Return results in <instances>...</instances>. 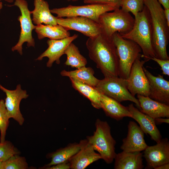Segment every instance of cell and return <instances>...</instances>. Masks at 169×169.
Returning a JSON list of instances; mask_svg holds the SVG:
<instances>
[{
    "instance_id": "obj_1",
    "label": "cell",
    "mask_w": 169,
    "mask_h": 169,
    "mask_svg": "<svg viewBox=\"0 0 169 169\" xmlns=\"http://www.w3.org/2000/svg\"><path fill=\"white\" fill-rule=\"evenodd\" d=\"M86 45L89 58L96 64L105 77H118L119 59L112 38L100 33L89 38Z\"/></svg>"
},
{
    "instance_id": "obj_2",
    "label": "cell",
    "mask_w": 169,
    "mask_h": 169,
    "mask_svg": "<svg viewBox=\"0 0 169 169\" xmlns=\"http://www.w3.org/2000/svg\"><path fill=\"white\" fill-rule=\"evenodd\" d=\"M149 11L152 31V46L155 57L169 59L167 46L169 40V26L167 25L164 9L158 0H144Z\"/></svg>"
},
{
    "instance_id": "obj_3",
    "label": "cell",
    "mask_w": 169,
    "mask_h": 169,
    "mask_svg": "<svg viewBox=\"0 0 169 169\" xmlns=\"http://www.w3.org/2000/svg\"><path fill=\"white\" fill-rule=\"evenodd\" d=\"M132 29L128 33L120 34L123 38L136 43L143 52L141 57L147 61L155 57L152 46V31L149 13L145 5L143 10L135 18Z\"/></svg>"
},
{
    "instance_id": "obj_4",
    "label": "cell",
    "mask_w": 169,
    "mask_h": 169,
    "mask_svg": "<svg viewBox=\"0 0 169 169\" xmlns=\"http://www.w3.org/2000/svg\"><path fill=\"white\" fill-rule=\"evenodd\" d=\"M95 126L93 135L87 136L86 139L94 150L98 152L101 159L107 164L111 163L116 154V142L111 135L110 127L106 121L99 119L95 121Z\"/></svg>"
},
{
    "instance_id": "obj_5",
    "label": "cell",
    "mask_w": 169,
    "mask_h": 169,
    "mask_svg": "<svg viewBox=\"0 0 169 169\" xmlns=\"http://www.w3.org/2000/svg\"><path fill=\"white\" fill-rule=\"evenodd\" d=\"M112 11L102 14L99 19L101 33L110 38L115 33L120 35L128 33L133 28L135 21L129 13L120 8Z\"/></svg>"
},
{
    "instance_id": "obj_6",
    "label": "cell",
    "mask_w": 169,
    "mask_h": 169,
    "mask_svg": "<svg viewBox=\"0 0 169 169\" xmlns=\"http://www.w3.org/2000/svg\"><path fill=\"white\" fill-rule=\"evenodd\" d=\"M112 39L116 47L119 59L118 76L126 79L134 62L138 58L141 57V49L136 43L123 38L118 33L113 35Z\"/></svg>"
},
{
    "instance_id": "obj_7",
    "label": "cell",
    "mask_w": 169,
    "mask_h": 169,
    "mask_svg": "<svg viewBox=\"0 0 169 169\" xmlns=\"http://www.w3.org/2000/svg\"><path fill=\"white\" fill-rule=\"evenodd\" d=\"M118 6L112 4L92 3L81 6L69 5L66 7L50 9L52 13L56 14L57 18L73 16L86 17L99 23L100 16L107 12L120 8Z\"/></svg>"
},
{
    "instance_id": "obj_8",
    "label": "cell",
    "mask_w": 169,
    "mask_h": 169,
    "mask_svg": "<svg viewBox=\"0 0 169 169\" xmlns=\"http://www.w3.org/2000/svg\"><path fill=\"white\" fill-rule=\"evenodd\" d=\"M95 87L99 93L119 102L125 101L132 102L140 110L139 100L128 90L125 79L118 77H105L99 80Z\"/></svg>"
},
{
    "instance_id": "obj_9",
    "label": "cell",
    "mask_w": 169,
    "mask_h": 169,
    "mask_svg": "<svg viewBox=\"0 0 169 169\" xmlns=\"http://www.w3.org/2000/svg\"><path fill=\"white\" fill-rule=\"evenodd\" d=\"M13 6L18 7L21 12V15L18 18L20 23L21 31L18 40L11 50L13 51H17L22 55L23 45L24 43H27L28 47L35 46V42L32 32L36 25L33 22L30 11L28 8V3L26 0H16Z\"/></svg>"
},
{
    "instance_id": "obj_10",
    "label": "cell",
    "mask_w": 169,
    "mask_h": 169,
    "mask_svg": "<svg viewBox=\"0 0 169 169\" xmlns=\"http://www.w3.org/2000/svg\"><path fill=\"white\" fill-rule=\"evenodd\" d=\"M141 57L138 58L133 63L129 77L126 79V85L133 96L137 94L148 96L150 85L143 69L146 61L141 60Z\"/></svg>"
},
{
    "instance_id": "obj_11",
    "label": "cell",
    "mask_w": 169,
    "mask_h": 169,
    "mask_svg": "<svg viewBox=\"0 0 169 169\" xmlns=\"http://www.w3.org/2000/svg\"><path fill=\"white\" fill-rule=\"evenodd\" d=\"M58 24L68 31L74 30L89 38L95 37L101 33L99 23L90 18L81 16L57 18Z\"/></svg>"
},
{
    "instance_id": "obj_12",
    "label": "cell",
    "mask_w": 169,
    "mask_h": 169,
    "mask_svg": "<svg viewBox=\"0 0 169 169\" xmlns=\"http://www.w3.org/2000/svg\"><path fill=\"white\" fill-rule=\"evenodd\" d=\"M0 89L6 95L4 103L9 118H13L20 125H22L24 119L20 111L19 106L21 100L28 96L26 91L22 90L20 84L17 86L15 90H10L0 84Z\"/></svg>"
},
{
    "instance_id": "obj_13",
    "label": "cell",
    "mask_w": 169,
    "mask_h": 169,
    "mask_svg": "<svg viewBox=\"0 0 169 169\" xmlns=\"http://www.w3.org/2000/svg\"><path fill=\"white\" fill-rule=\"evenodd\" d=\"M155 145L148 146L144 150L143 156L147 162L146 169H154L169 163V141L161 138Z\"/></svg>"
},
{
    "instance_id": "obj_14",
    "label": "cell",
    "mask_w": 169,
    "mask_h": 169,
    "mask_svg": "<svg viewBox=\"0 0 169 169\" xmlns=\"http://www.w3.org/2000/svg\"><path fill=\"white\" fill-rule=\"evenodd\" d=\"M78 37V34H74L72 36L61 39H49L47 42L48 48L36 60H41L44 58L47 57L48 60L46 66L49 68L52 66L54 62L57 64H59L60 63V59L64 54V52L68 46Z\"/></svg>"
},
{
    "instance_id": "obj_15",
    "label": "cell",
    "mask_w": 169,
    "mask_h": 169,
    "mask_svg": "<svg viewBox=\"0 0 169 169\" xmlns=\"http://www.w3.org/2000/svg\"><path fill=\"white\" fill-rule=\"evenodd\" d=\"M143 69L150 85L148 97L158 102L169 105V81L165 79L162 75L155 76L144 67Z\"/></svg>"
},
{
    "instance_id": "obj_16",
    "label": "cell",
    "mask_w": 169,
    "mask_h": 169,
    "mask_svg": "<svg viewBox=\"0 0 169 169\" xmlns=\"http://www.w3.org/2000/svg\"><path fill=\"white\" fill-rule=\"evenodd\" d=\"M79 143L80 150L68 161L71 169H85L92 163L101 159L100 154L95 151L86 139L80 141Z\"/></svg>"
},
{
    "instance_id": "obj_17",
    "label": "cell",
    "mask_w": 169,
    "mask_h": 169,
    "mask_svg": "<svg viewBox=\"0 0 169 169\" xmlns=\"http://www.w3.org/2000/svg\"><path fill=\"white\" fill-rule=\"evenodd\" d=\"M144 133L136 123L130 121L127 136L123 139L120 148L128 152L144 151L148 146L144 139Z\"/></svg>"
},
{
    "instance_id": "obj_18",
    "label": "cell",
    "mask_w": 169,
    "mask_h": 169,
    "mask_svg": "<svg viewBox=\"0 0 169 169\" xmlns=\"http://www.w3.org/2000/svg\"><path fill=\"white\" fill-rule=\"evenodd\" d=\"M128 107L131 114V118L138 123L143 132L149 135L152 140L156 143L159 142L162 136L156 125L154 119L141 112L133 104H130Z\"/></svg>"
},
{
    "instance_id": "obj_19",
    "label": "cell",
    "mask_w": 169,
    "mask_h": 169,
    "mask_svg": "<svg viewBox=\"0 0 169 169\" xmlns=\"http://www.w3.org/2000/svg\"><path fill=\"white\" fill-rule=\"evenodd\" d=\"M140 111L152 118L169 117V105L155 100L148 96L137 95Z\"/></svg>"
},
{
    "instance_id": "obj_20",
    "label": "cell",
    "mask_w": 169,
    "mask_h": 169,
    "mask_svg": "<svg viewBox=\"0 0 169 169\" xmlns=\"http://www.w3.org/2000/svg\"><path fill=\"white\" fill-rule=\"evenodd\" d=\"M100 94L101 108L107 116L117 120H120L124 117L132 118L128 107L103 94L100 93Z\"/></svg>"
},
{
    "instance_id": "obj_21",
    "label": "cell",
    "mask_w": 169,
    "mask_h": 169,
    "mask_svg": "<svg viewBox=\"0 0 169 169\" xmlns=\"http://www.w3.org/2000/svg\"><path fill=\"white\" fill-rule=\"evenodd\" d=\"M34 9L30 11L33 24L36 25L41 24L52 25L58 24L57 18L52 14L47 1L34 0Z\"/></svg>"
},
{
    "instance_id": "obj_22",
    "label": "cell",
    "mask_w": 169,
    "mask_h": 169,
    "mask_svg": "<svg viewBox=\"0 0 169 169\" xmlns=\"http://www.w3.org/2000/svg\"><path fill=\"white\" fill-rule=\"evenodd\" d=\"M142 154L141 151L128 152L122 151L116 154L114 168L115 169H142L144 168Z\"/></svg>"
},
{
    "instance_id": "obj_23",
    "label": "cell",
    "mask_w": 169,
    "mask_h": 169,
    "mask_svg": "<svg viewBox=\"0 0 169 169\" xmlns=\"http://www.w3.org/2000/svg\"><path fill=\"white\" fill-rule=\"evenodd\" d=\"M34 30L39 40L45 38L50 39H59L70 36L69 31L58 24L55 25L39 24L36 25Z\"/></svg>"
},
{
    "instance_id": "obj_24",
    "label": "cell",
    "mask_w": 169,
    "mask_h": 169,
    "mask_svg": "<svg viewBox=\"0 0 169 169\" xmlns=\"http://www.w3.org/2000/svg\"><path fill=\"white\" fill-rule=\"evenodd\" d=\"M94 73L92 68L85 66L70 71L63 70L61 72L60 74L62 76L72 78L82 83L95 87L99 79L94 76Z\"/></svg>"
},
{
    "instance_id": "obj_25",
    "label": "cell",
    "mask_w": 169,
    "mask_h": 169,
    "mask_svg": "<svg viewBox=\"0 0 169 169\" xmlns=\"http://www.w3.org/2000/svg\"><path fill=\"white\" fill-rule=\"evenodd\" d=\"M73 88L88 99L92 105L97 109L101 108L100 93L95 87L69 78Z\"/></svg>"
},
{
    "instance_id": "obj_26",
    "label": "cell",
    "mask_w": 169,
    "mask_h": 169,
    "mask_svg": "<svg viewBox=\"0 0 169 169\" xmlns=\"http://www.w3.org/2000/svg\"><path fill=\"white\" fill-rule=\"evenodd\" d=\"M80 148V143H74L69 144L65 147L57 150L51 154V161L45 167L68 162L69 159L76 154Z\"/></svg>"
},
{
    "instance_id": "obj_27",
    "label": "cell",
    "mask_w": 169,
    "mask_h": 169,
    "mask_svg": "<svg viewBox=\"0 0 169 169\" xmlns=\"http://www.w3.org/2000/svg\"><path fill=\"white\" fill-rule=\"evenodd\" d=\"M64 54L67 56L65 63L67 66L78 69L85 67L87 63L86 58L80 54L78 47L72 43L68 46Z\"/></svg>"
},
{
    "instance_id": "obj_28",
    "label": "cell",
    "mask_w": 169,
    "mask_h": 169,
    "mask_svg": "<svg viewBox=\"0 0 169 169\" xmlns=\"http://www.w3.org/2000/svg\"><path fill=\"white\" fill-rule=\"evenodd\" d=\"M28 167L25 158L15 154L3 162L2 169H26Z\"/></svg>"
},
{
    "instance_id": "obj_29",
    "label": "cell",
    "mask_w": 169,
    "mask_h": 169,
    "mask_svg": "<svg viewBox=\"0 0 169 169\" xmlns=\"http://www.w3.org/2000/svg\"><path fill=\"white\" fill-rule=\"evenodd\" d=\"M144 6V0H121L120 7L125 12H131L135 18L142 11Z\"/></svg>"
},
{
    "instance_id": "obj_30",
    "label": "cell",
    "mask_w": 169,
    "mask_h": 169,
    "mask_svg": "<svg viewBox=\"0 0 169 169\" xmlns=\"http://www.w3.org/2000/svg\"><path fill=\"white\" fill-rule=\"evenodd\" d=\"M9 119L4 101L2 99L0 100V142H3L5 141V136L9 124Z\"/></svg>"
},
{
    "instance_id": "obj_31",
    "label": "cell",
    "mask_w": 169,
    "mask_h": 169,
    "mask_svg": "<svg viewBox=\"0 0 169 169\" xmlns=\"http://www.w3.org/2000/svg\"><path fill=\"white\" fill-rule=\"evenodd\" d=\"M19 152L13 145L8 141L0 142V160L5 161L12 156L18 154Z\"/></svg>"
},
{
    "instance_id": "obj_32",
    "label": "cell",
    "mask_w": 169,
    "mask_h": 169,
    "mask_svg": "<svg viewBox=\"0 0 169 169\" xmlns=\"http://www.w3.org/2000/svg\"><path fill=\"white\" fill-rule=\"evenodd\" d=\"M151 59L156 62L161 67L163 74L169 76V59L162 60L153 57Z\"/></svg>"
},
{
    "instance_id": "obj_33",
    "label": "cell",
    "mask_w": 169,
    "mask_h": 169,
    "mask_svg": "<svg viewBox=\"0 0 169 169\" xmlns=\"http://www.w3.org/2000/svg\"><path fill=\"white\" fill-rule=\"evenodd\" d=\"M121 1V0H84L83 2L84 3L87 4L98 3L114 4L120 7Z\"/></svg>"
},
{
    "instance_id": "obj_34",
    "label": "cell",
    "mask_w": 169,
    "mask_h": 169,
    "mask_svg": "<svg viewBox=\"0 0 169 169\" xmlns=\"http://www.w3.org/2000/svg\"><path fill=\"white\" fill-rule=\"evenodd\" d=\"M47 169H70V166L69 162L59 163L50 166L44 167Z\"/></svg>"
},
{
    "instance_id": "obj_35",
    "label": "cell",
    "mask_w": 169,
    "mask_h": 169,
    "mask_svg": "<svg viewBox=\"0 0 169 169\" xmlns=\"http://www.w3.org/2000/svg\"><path fill=\"white\" fill-rule=\"evenodd\" d=\"M155 123L161 124L162 123H169V118H166L163 117L158 118L154 119Z\"/></svg>"
},
{
    "instance_id": "obj_36",
    "label": "cell",
    "mask_w": 169,
    "mask_h": 169,
    "mask_svg": "<svg viewBox=\"0 0 169 169\" xmlns=\"http://www.w3.org/2000/svg\"><path fill=\"white\" fill-rule=\"evenodd\" d=\"M164 8H169V0H158Z\"/></svg>"
},
{
    "instance_id": "obj_37",
    "label": "cell",
    "mask_w": 169,
    "mask_h": 169,
    "mask_svg": "<svg viewBox=\"0 0 169 169\" xmlns=\"http://www.w3.org/2000/svg\"><path fill=\"white\" fill-rule=\"evenodd\" d=\"M164 11L167 25L169 26V8L164 9Z\"/></svg>"
},
{
    "instance_id": "obj_38",
    "label": "cell",
    "mask_w": 169,
    "mask_h": 169,
    "mask_svg": "<svg viewBox=\"0 0 169 169\" xmlns=\"http://www.w3.org/2000/svg\"><path fill=\"white\" fill-rule=\"evenodd\" d=\"M169 163L165 164L159 166L155 168V169H169Z\"/></svg>"
},
{
    "instance_id": "obj_39",
    "label": "cell",
    "mask_w": 169,
    "mask_h": 169,
    "mask_svg": "<svg viewBox=\"0 0 169 169\" xmlns=\"http://www.w3.org/2000/svg\"><path fill=\"white\" fill-rule=\"evenodd\" d=\"M16 0H0V1H4L9 3H12L15 1Z\"/></svg>"
},
{
    "instance_id": "obj_40",
    "label": "cell",
    "mask_w": 169,
    "mask_h": 169,
    "mask_svg": "<svg viewBox=\"0 0 169 169\" xmlns=\"http://www.w3.org/2000/svg\"><path fill=\"white\" fill-rule=\"evenodd\" d=\"M3 7V4L2 1H0V12Z\"/></svg>"
},
{
    "instance_id": "obj_41",
    "label": "cell",
    "mask_w": 169,
    "mask_h": 169,
    "mask_svg": "<svg viewBox=\"0 0 169 169\" xmlns=\"http://www.w3.org/2000/svg\"><path fill=\"white\" fill-rule=\"evenodd\" d=\"M68 2H76L77 1L79 0H66Z\"/></svg>"
},
{
    "instance_id": "obj_42",
    "label": "cell",
    "mask_w": 169,
    "mask_h": 169,
    "mask_svg": "<svg viewBox=\"0 0 169 169\" xmlns=\"http://www.w3.org/2000/svg\"><path fill=\"white\" fill-rule=\"evenodd\" d=\"M3 162V161L0 160V169H2V166Z\"/></svg>"
}]
</instances>
